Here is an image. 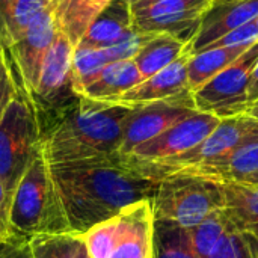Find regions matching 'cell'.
<instances>
[{
	"label": "cell",
	"instance_id": "37",
	"mask_svg": "<svg viewBox=\"0 0 258 258\" xmlns=\"http://www.w3.org/2000/svg\"><path fill=\"white\" fill-rule=\"evenodd\" d=\"M249 116H252V118H255V119H258V100L255 101V103H252L251 104V107L248 109V112H246Z\"/></svg>",
	"mask_w": 258,
	"mask_h": 258
},
{
	"label": "cell",
	"instance_id": "29",
	"mask_svg": "<svg viewBox=\"0 0 258 258\" xmlns=\"http://www.w3.org/2000/svg\"><path fill=\"white\" fill-rule=\"evenodd\" d=\"M157 33H141L136 32L133 27L124 35L121 36L116 42H113L112 45L106 47V54L109 57L110 62H116V60H130L135 59L136 54L142 50V47L156 36Z\"/></svg>",
	"mask_w": 258,
	"mask_h": 258
},
{
	"label": "cell",
	"instance_id": "41",
	"mask_svg": "<svg viewBox=\"0 0 258 258\" xmlns=\"http://www.w3.org/2000/svg\"><path fill=\"white\" fill-rule=\"evenodd\" d=\"M257 23H258V18H257Z\"/></svg>",
	"mask_w": 258,
	"mask_h": 258
},
{
	"label": "cell",
	"instance_id": "26",
	"mask_svg": "<svg viewBox=\"0 0 258 258\" xmlns=\"http://www.w3.org/2000/svg\"><path fill=\"white\" fill-rule=\"evenodd\" d=\"M122 234L121 213L97 224L91 230L82 234L85 246L91 258H110L116 249Z\"/></svg>",
	"mask_w": 258,
	"mask_h": 258
},
{
	"label": "cell",
	"instance_id": "25",
	"mask_svg": "<svg viewBox=\"0 0 258 258\" xmlns=\"http://www.w3.org/2000/svg\"><path fill=\"white\" fill-rule=\"evenodd\" d=\"M50 6L48 0H14L5 23V48L8 50L11 44L20 39L36 17Z\"/></svg>",
	"mask_w": 258,
	"mask_h": 258
},
{
	"label": "cell",
	"instance_id": "11",
	"mask_svg": "<svg viewBox=\"0 0 258 258\" xmlns=\"http://www.w3.org/2000/svg\"><path fill=\"white\" fill-rule=\"evenodd\" d=\"M56 32L57 26L54 18V8L51 5L36 17V20L23 33V36L8 48L12 57L14 70L18 74L20 89L30 100H33L42 62L50 44L54 39Z\"/></svg>",
	"mask_w": 258,
	"mask_h": 258
},
{
	"label": "cell",
	"instance_id": "8",
	"mask_svg": "<svg viewBox=\"0 0 258 258\" xmlns=\"http://www.w3.org/2000/svg\"><path fill=\"white\" fill-rule=\"evenodd\" d=\"M74 53L76 45L57 29L45 53L39 82L32 100L39 119L65 107L77 97L71 89Z\"/></svg>",
	"mask_w": 258,
	"mask_h": 258
},
{
	"label": "cell",
	"instance_id": "5",
	"mask_svg": "<svg viewBox=\"0 0 258 258\" xmlns=\"http://www.w3.org/2000/svg\"><path fill=\"white\" fill-rule=\"evenodd\" d=\"M222 209L221 183L192 174L162 178L153 198L154 221L171 222L183 228H192Z\"/></svg>",
	"mask_w": 258,
	"mask_h": 258
},
{
	"label": "cell",
	"instance_id": "6",
	"mask_svg": "<svg viewBox=\"0 0 258 258\" xmlns=\"http://www.w3.org/2000/svg\"><path fill=\"white\" fill-rule=\"evenodd\" d=\"M41 153L38 112L32 100L20 92L0 118V180L11 195Z\"/></svg>",
	"mask_w": 258,
	"mask_h": 258
},
{
	"label": "cell",
	"instance_id": "36",
	"mask_svg": "<svg viewBox=\"0 0 258 258\" xmlns=\"http://www.w3.org/2000/svg\"><path fill=\"white\" fill-rule=\"evenodd\" d=\"M159 2H163V0H139L132 6V9H141V8H145V6H150V5H154V3H159Z\"/></svg>",
	"mask_w": 258,
	"mask_h": 258
},
{
	"label": "cell",
	"instance_id": "24",
	"mask_svg": "<svg viewBox=\"0 0 258 258\" xmlns=\"http://www.w3.org/2000/svg\"><path fill=\"white\" fill-rule=\"evenodd\" d=\"M29 245L33 258H77L83 237L74 231L41 234L30 239Z\"/></svg>",
	"mask_w": 258,
	"mask_h": 258
},
{
	"label": "cell",
	"instance_id": "12",
	"mask_svg": "<svg viewBox=\"0 0 258 258\" xmlns=\"http://www.w3.org/2000/svg\"><path fill=\"white\" fill-rule=\"evenodd\" d=\"M258 18V0H212L201 15V26L197 36L186 45V54L201 53L228 32Z\"/></svg>",
	"mask_w": 258,
	"mask_h": 258
},
{
	"label": "cell",
	"instance_id": "1",
	"mask_svg": "<svg viewBox=\"0 0 258 258\" xmlns=\"http://www.w3.org/2000/svg\"><path fill=\"white\" fill-rule=\"evenodd\" d=\"M71 230L83 234L128 206L153 201L159 181L142 175L124 156L113 154L50 165Z\"/></svg>",
	"mask_w": 258,
	"mask_h": 258
},
{
	"label": "cell",
	"instance_id": "33",
	"mask_svg": "<svg viewBox=\"0 0 258 258\" xmlns=\"http://www.w3.org/2000/svg\"><path fill=\"white\" fill-rule=\"evenodd\" d=\"M11 200L12 195L0 180V240L11 236L9 215H11Z\"/></svg>",
	"mask_w": 258,
	"mask_h": 258
},
{
	"label": "cell",
	"instance_id": "30",
	"mask_svg": "<svg viewBox=\"0 0 258 258\" xmlns=\"http://www.w3.org/2000/svg\"><path fill=\"white\" fill-rule=\"evenodd\" d=\"M6 48L0 45V118L8 109V106L14 101V98L21 92L20 85L12 73Z\"/></svg>",
	"mask_w": 258,
	"mask_h": 258
},
{
	"label": "cell",
	"instance_id": "3",
	"mask_svg": "<svg viewBox=\"0 0 258 258\" xmlns=\"http://www.w3.org/2000/svg\"><path fill=\"white\" fill-rule=\"evenodd\" d=\"M11 236L30 240L41 234L73 231L50 165L42 153L29 166L11 200Z\"/></svg>",
	"mask_w": 258,
	"mask_h": 258
},
{
	"label": "cell",
	"instance_id": "16",
	"mask_svg": "<svg viewBox=\"0 0 258 258\" xmlns=\"http://www.w3.org/2000/svg\"><path fill=\"white\" fill-rule=\"evenodd\" d=\"M132 29V6L125 0H112L92 21L77 47L106 48Z\"/></svg>",
	"mask_w": 258,
	"mask_h": 258
},
{
	"label": "cell",
	"instance_id": "9",
	"mask_svg": "<svg viewBox=\"0 0 258 258\" xmlns=\"http://www.w3.org/2000/svg\"><path fill=\"white\" fill-rule=\"evenodd\" d=\"M197 112L194 95L189 89L165 100L133 104V110L124 125L119 154H130L141 144L159 136L169 127Z\"/></svg>",
	"mask_w": 258,
	"mask_h": 258
},
{
	"label": "cell",
	"instance_id": "23",
	"mask_svg": "<svg viewBox=\"0 0 258 258\" xmlns=\"http://www.w3.org/2000/svg\"><path fill=\"white\" fill-rule=\"evenodd\" d=\"M233 230L236 228L227 218L224 210H216L201 224L187 228L194 251L200 258L209 257L213 249L221 243V240Z\"/></svg>",
	"mask_w": 258,
	"mask_h": 258
},
{
	"label": "cell",
	"instance_id": "13",
	"mask_svg": "<svg viewBox=\"0 0 258 258\" xmlns=\"http://www.w3.org/2000/svg\"><path fill=\"white\" fill-rule=\"evenodd\" d=\"M122 234L110 258H153V201H141L121 212Z\"/></svg>",
	"mask_w": 258,
	"mask_h": 258
},
{
	"label": "cell",
	"instance_id": "19",
	"mask_svg": "<svg viewBox=\"0 0 258 258\" xmlns=\"http://www.w3.org/2000/svg\"><path fill=\"white\" fill-rule=\"evenodd\" d=\"M224 192V213L237 231L258 227V186L221 183Z\"/></svg>",
	"mask_w": 258,
	"mask_h": 258
},
{
	"label": "cell",
	"instance_id": "22",
	"mask_svg": "<svg viewBox=\"0 0 258 258\" xmlns=\"http://www.w3.org/2000/svg\"><path fill=\"white\" fill-rule=\"evenodd\" d=\"M153 258H200L194 251L187 228L154 221Z\"/></svg>",
	"mask_w": 258,
	"mask_h": 258
},
{
	"label": "cell",
	"instance_id": "14",
	"mask_svg": "<svg viewBox=\"0 0 258 258\" xmlns=\"http://www.w3.org/2000/svg\"><path fill=\"white\" fill-rule=\"evenodd\" d=\"M187 59L189 56L184 50V54L180 59H177L174 63L163 68L162 71L156 73L154 76L142 80L139 85L121 95L116 103L144 104L157 100H165L187 91Z\"/></svg>",
	"mask_w": 258,
	"mask_h": 258
},
{
	"label": "cell",
	"instance_id": "21",
	"mask_svg": "<svg viewBox=\"0 0 258 258\" xmlns=\"http://www.w3.org/2000/svg\"><path fill=\"white\" fill-rule=\"evenodd\" d=\"M186 45L168 33H157L133 59L144 80L174 63L184 54Z\"/></svg>",
	"mask_w": 258,
	"mask_h": 258
},
{
	"label": "cell",
	"instance_id": "32",
	"mask_svg": "<svg viewBox=\"0 0 258 258\" xmlns=\"http://www.w3.org/2000/svg\"><path fill=\"white\" fill-rule=\"evenodd\" d=\"M0 258H33L29 240L15 236L0 240Z\"/></svg>",
	"mask_w": 258,
	"mask_h": 258
},
{
	"label": "cell",
	"instance_id": "40",
	"mask_svg": "<svg viewBox=\"0 0 258 258\" xmlns=\"http://www.w3.org/2000/svg\"><path fill=\"white\" fill-rule=\"evenodd\" d=\"M48 2H50V3H51V5H53V6H54V5H56V3H57V2H59V0H48Z\"/></svg>",
	"mask_w": 258,
	"mask_h": 258
},
{
	"label": "cell",
	"instance_id": "15",
	"mask_svg": "<svg viewBox=\"0 0 258 258\" xmlns=\"http://www.w3.org/2000/svg\"><path fill=\"white\" fill-rule=\"evenodd\" d=\"M142 80L144 77L133 59L110 62L77 97H86L97 101H116Z\"/></svg>",
	"mask_w": 258,
	"mask_h": 258
},
{
	"label": "cell",
	"instance_id": "2",
	"mask_svg": "<svg viewBox=\"0 0 258 258\" xmlns=\"http://www.w3.org/2000/svg\"><path fill=\"white\" fill-rule=\"evenodd\" d=\"M133 104L76 97L39 119L41 151L48 165L119 154L124 125Z\"/></svg>",
	"mask_w": 258,
	"mask_h": 258
},
{
	"label": "cell",
	"instance_id": "27",
	"mask_svg": "<svg viewBox=\"0 0 258 258\" xmlns=\"http://www.w3.org/2000/svg\"><path fill=\"white\" fill-rule=\"evenodd\" d=\"M107 63H110V60L104 48L76 47L71 74V89L74 95H79L82 89L89 85Z\"/></svg>",
	"mask_w": 258,
	"mask_h": 258
},
{
	"label": "cell",
	"instance_id": "18",
	"mask_svg": "<svg viewBox=\"0 0 258 258\" xmlns=\"http://www.w3.org/2000/svg\"><path fill=\"white\" fill-rule=\"evenodd\" d=\"M112 0H59L54 8L56 26L77 47L92 21Z\"/></svg>",
	"mask_w": 258,
	"mask_h": 258
},
{
	"label": "cell",
	"instance_id": "17",
	"mask_svg": "<svg viewBox=\"0 0 258 258\" xmlns=\"http://www.w3.org/2000/svg\"><path fill=\"white\" fill-rule=\"evenodd\" d=\"M190 174L219 183L258 186V139L242 145L224 162Z\"/></svg>",
	"mask_w": 258,
	"mask_h": 258
},
{
	"label": "cell",
	"instance_id": "10",
	"mask_svg": "<svg viewBox=\"0 0 258 258\" xmlns=\"http://www.w3.org/2000/svg\"><path fill=\"white\" fill-rule=\"evenodd\" d=\"M222 119L212 113L197 112L169 127L159 136L141 144L130 154H127V157L142 163H156L175 159L200 145L219 125Z\"/></svg>",
	"mask_w": 258,
	"mask_h": 258
},
{
	"label": "cell",
	"instance_id": "35",
	"mask_svg": "<svg viewBox=\"0 0 258 258\" xmlns=\"http://www.w3.org/2000/svg\"><path fill=\"white\" fill-rule=\"evenodd\" d=\"M14 0H0V45H3V38H5V23L8 12L12 6ZM5 47V45H3Z\"/></svg>",
	"mask_w": 258,
	"mask_h": 258
},
{
	"label": "cell",
	"instance_id": "39",
	"mask_svg": "<svg viewBox=\"0 0 258 258\" xmlns=\"http://www.w3.org/2000/svg\"><path fill=\"white\" fill-rule=\"evenodd\" d=\"M127 3H130V5H133V3H136V2H139V0H125Z\"/></svg>",
	"mask_w": 258,
	"mask_h": 258
},
{
	"label": "cell",
	"instance_id": "7",
	"mask_svg": "<svg viewBox=\"0 0 258 258\" xmlns=\"http://www.w3.org/2000/svg\"><path fill=\"white\" fill-rule=\"evenodd\" d=\"M257 60L258 41L237 60L192 92L197 110L212 113L219 119L245 115L251 107L248 86Z\"/></svg>",
	"mask_w": 258,
	"mask_h": 258
},
{
	"label": "cell",
	"instance_id": "34",
	"mask_svg": "<svg viewBox=\"0 0 258 258\" xmlns=\"http://www.w3.org/2000/svg\"><path fill=\"white\" fill-rule=\"evenodd\" d=\"M248 100L249 103H255L258 100V60L251 73V77H249V86H248Z\"/></svg>",
	"mask_w": 258,
	"mask_h": 258
},
{
	"label": "cell",
	"instance_id": "38",
	"mask_svg": "<svg viewBox=\"0 0 258 258\" xmlns=\"http://www.w3.org/2000/svg\"><path fill=\"white\" fill-rule=\"evenodd\" d=\"M77 258H91L89 257V254H88V249H86V246H85V242H83V245H82V248H80V252H79Z\"/></svg>",
	"mask_w": 258,
	"mask_h": 258
},
{
	"label": "cell",
	"instance_id": "31",
	"mask_svg": "<svg viewBox=\"0 0 258 258\" xmlns=\"http://www.w3.org/2000/svg\"><path fill=\"white\" fill-rule=\"evenodd\" d=\"M258 41V23L257 20H252L231 32H228L227 35H224L222 38H219L218 41H215L213 44L207 45L204 50H210V48H231V47H251L252 44H255ZM203 50V51H204Z\"/></svg>",
	"mask_w": 258,
	"mask_h": 258
},
{
	"label": "cell",
	"instance_id": "28",
	"mask_svg": "<svg viewBox=\"0 0 258 258\" xmlns=\"http://www.w3.org/2000/svg\"><path fill=\"white\" fill-rule=\"evenodd\" d=\"M207 258H258V240L245 231H230Z\"/></svg>",
	"mask_w": 258,
	"mask_h": 258
},
{
	"label": "cell",
	"instance_id": "4",
	"mask_svg": "<svg viewBox=\"0 0 258 258\" xmlns=\"http://www.w3.org/2000/svg\"><path fill=\"white\" fill-rule=\"evenodd\" d=\"M258 139V119L248 113L234 118H227L194 150L165 162L142 163L128 159L125 160L132 168L145 177L160 181L165 177L175 174H190L200 169L218 165L228 159L242 145Z\"/></svg>",
	"mask_w": 258,
	"mask_h": 258
},
{
	"label": "cell",
	"instance_id": "20",
	"mask_svg": "<svg viewBox=\"0 0 258 258\" xmlns=\"http://www.w3.org/2000/svg\"><path fill=\"white\" fill-rule=\"evenodd\" d=\"M249 47H231V48H210L187 59V85L194 92L207 83L218 73L225 70L234 60H237Z\"/></svg>",
	"mask_w": 258,
	"mask_h": 258
}]
</instances>
